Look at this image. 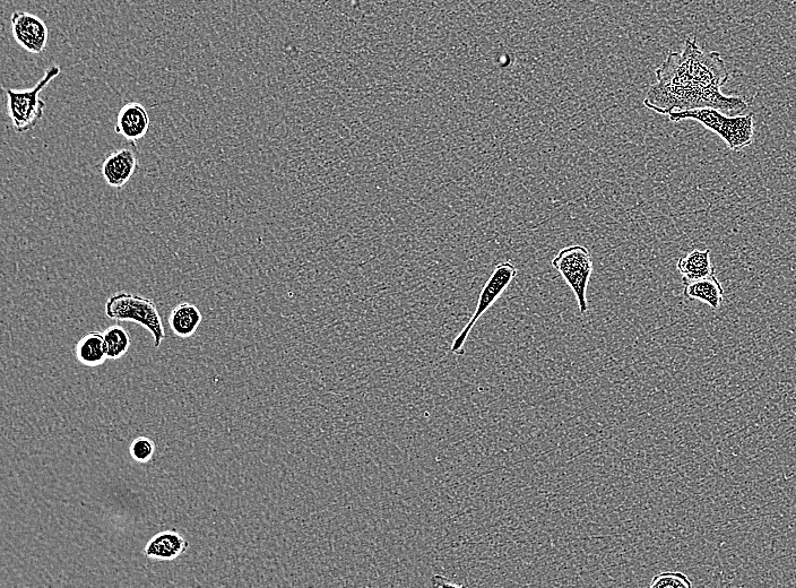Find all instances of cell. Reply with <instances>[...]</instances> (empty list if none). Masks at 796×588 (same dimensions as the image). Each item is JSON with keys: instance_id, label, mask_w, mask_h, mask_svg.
Instances as JSON below:
<instances>
[{"instance_id": "6da1fadb", "label": "cell", "mask_w": 796, "mask_h": 588, "mask_svg": "<svg viewBox=\"0 0 796 588\" xmlns=\"http://www.w3.org/2000/svg\"><path fill=\"white\" fill-rule=\"evenodd\" d=\"M656 82L647 91L644 106L669 116L700 108H714L737 116L749 108L741 97L722 92L731 74L720 53L704 51L695 37L688 38L681 51L670 53L656 68Z\"/></svg>"}, {"instance_id": "7a4b0ae2", "label": "cell", "mask_w": 796, "mask_h": 588, "mask_svg": "<svg viewBox=\"0 0 796 588\" xmlns=\"http://www.w3.org/2000/svg\"><path fill=\"white\" fill-rule=\"evenodd\" d=\"M668 117L673 123L697 121L708 131L720 136L733 152H740L754 142V114L731 116L714 108H700L672 112Z\"/></svg>"}, {"instance_id": "3957f363", "label": "cell", "mask_w": 796, "mask_h": 588, "mask_svg": "<svg viewBox=\"0 0 796 588\" xmlns=\"http://www.w3.org/2000/svg\"><path fill=\"white\" fill-rule=\"evenodd\" d=\"M62 69L58 65L50 66L42 79L28 90L5 89L7 95L8 117L14 131L25 134L36 128L45 116L46 103L40 93L59 76Z\"/></svg>"}, {"instance_id": "277c9868", "label": "cell", "mask_w": 796, "mask_h": 588, "mask_svg": "<svg viewBox=\"0 0 796 588\" xmlns=\"http://www.w3.org/2000/svg\"><path fill=\"white\" fill-rule=\"evenodd\" d=\"M106 315L112 321L133 322L149 330L155 348H160L166 339V331L157 305L149 298L128 292L116 293L107 301Z\"/></svg>"}, {"instance_id": "5b68a950", "label": "cell", "mask_w": 796, "mask_h": 588, "mask_svg": "<svg viewBox=\"0 0 796 588\" xmlns=\"http://www.w3.org/2000/svg\"><path fill=\"white\" fill-rule=\"evenodd\" d=\"M552 266L573 290L579 313L586 314L588 310L587 289L594 268L590 250L581 245L566 247L553 258Z\"/></svg>"}, {"instance_id": "8992f818", "label": "cell", "mask_w": 796, "mask_h": 588, "mask_svg": "<svg viewBox=\"0 0 796 588\" xmlns=\"http://www.w3.org/2000/svg\"><path fill=\"white\" fill-rule=\"evenodd\" d=\"M517 268L513 262L507 261L500 263L493 270L486 285H484L477 309L473 314L470 322L464 327V330L456 337L453 342L451 352L455 354H462L467 337H469L475 324L479 319L487 313L489 308L500 298L509 287L510 283L514 281L517 276Z\"/></svg>"}, {"instance_id": "52a82bcc", "label": "cell", "mask_w": 796, "mask_h": 588, "mask_svg": "<svg viewBox=\"0 0 796 588\" xmlns=\"http://www.w3.org/2000/svg\"><path fill=\"white\" fill-rule=\"evenodd\" d=\"M13 37L21 48L41 55L47 48L49 31L40 17L28 12H14L11 17Z\"/></svg>"}, {"instance_id": "ba28073f", "label": "cell", "mask_w": 796, "mask_h": 588, "mask_svg": "<svg viewBox=\"0 0 796 588\" xmlns=\"http://www.w3.org/2000/svg\"><path fill=\"white\" fill-rule=\"evenodd\" d=\"M131 144V147L110 153L102 163L101 174L112 188H124L140 168L136 145Z\"/></svg>"}, {"instance_id": "9c48e42d", "label": "cell", "mask_w": 796, "mask_h": 588, "mask_svg": "<svg viewBox=\"0 0 796 588\" xmlns=\"http://www.w3.org/2000/svg\"><path fill=\"white\" fill-rule=\"evenodd\" d=\"M151 118L141 103L128 102L120 109L115 132L126 141L136 143L149 133Z\"/></svg>"}, {"instance_id": "30bf717a", "label": "cell", "mask_w": 796, "mask_h": 588, "mask_svg": "<svg viewBox=\"0 0 796 588\" xmlns=\"http://www.w3.org/2000/svg\"><path fill=\"white\" fill-rule=\"evenodd\" d=\"M188 548L189 542L183 535L176 531H164L146 544L144 555L154 560L172 561L184 555Z\"/></svg>"}, {"instance_id": "8fae6325", "label": "cell", "mask_w": 796, "mask_h": 588, "mask_svg": "<svg viewBox=\"0 0 796 588\" xmlns=\"http://www.w3.org/2000/svg\"><path fill=\"white\" fill-rule=\"evenodd\" d=\"M683 296L688 300H697L711 307L713 310L720 308L724 300V289L717 276L683 283Z\"/></svg>"}, {"instance_id": "7c38bea8", "label": "cell", "mask_w": 796, "mask_h": 588, "mask_svg": "<svg viewBox=\"0 0 796 588\" xmlns=\"http://www.w3.org/2000/svg\"><path fill=\"white\" fill-rule=\"evenodd\" d=\"M711 249H695L679 258L677 270L682 275V283L707 278L715 274Z\"/></svg>"}, {"instance_id": "4fadbf2b", "label": "cell", "mask_w": 796, "mask_h": 588, "mask_svg": "<svg viewBox=\"0 0 796 588\" xmlns=\"http://www.w3.org/2000/svg\"><path fill=\"white\" fill-rule=\"evenodd\" d=\"M201 310L189 302H181L171 310L168 322L173 333L181 339L193 336L202 324Z\"/></svg>"}, {"instance_id": "5bb4252c", "label": "cell", "mask_w": 796, "mask_h": 588, "mask_svg": "<svg viewBox=\"0 0 796 588\" xmlns=\"http://www.w3.org/2000/svg\"><path fill=\"white\" fill-rule=\"evenodd\" d=\"M76 358L86 367H98L108 359L105 336L100 332L85 334L76 345Z\"/></svg>"}, {"instance_id": "9a60e30c", "label": "cell", "mask_w": 796, "mask_h": 588, "mask_svg": "<svg viewBox=\"0 0 796 588\" xmlns=\"http://www.w3.org/2000/svg\"><path fill=\"white\" fill-rule=\"evenodd\" d=\"M105 336L107 356L110 360L123 358L131 348V336L124 327L111 326L103 333Z\"/></svg>"}, {"instance_id": "2e32d148", "label": "cell", "mask_w": 796, "mask_h": 588, "mask_svg": "<svg viewBox=\"0 0 796 588\" xmlns=\"http://www.w3.org/2000/svg\"><path fill=\"white\" fill-rule=\"evenodd\" d=\"M652 588H691L692 583L687 575L680 572H665L656 575L650 585Z\"/></svg>"}, {"instance_id": "e0dca14e", "label": "cell", "mask_w": 796, "mask_h": 588, "mask_svg": "<svg viewBox=\"0 0 796 588\" xmlns=\"http://www.w3.org/2000/svg\"><path fill=\"white\" fill-rule=\"evenodd\" d=\"M154 452L155 445L153 441L146 437L135 439L131 445V455L133 460L138 463L150 462Z\"/></svg>"}, {"instance_id": "ac0fdd59", "label": "cell", "mask_w": 796, "mask_h": 588, "mask_svg": "<svg viewBox=\"0 0 796 588\" xmlns=\"http://www.w3.org/2000/svg\"><path fill=\"white\" fill-rule=\"evenodd\" d=\"M432 584H434V586L462 587V585L449 583V582L446 581V578L438 576V575L435 576L434 578H432Z\"/></svg>"}]
</instances>
